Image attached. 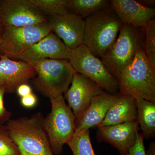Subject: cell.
I'll use <instances>...</instances> for the list:
<instances>
[{
	"instance_id": "obj_1",
	"label": "cell",
	"mask_w": 155,
	"mask_h": 155,
	"mask_svg": "<svg viewBox=\"0 0 155 155\" xmlns=\"http://www.w3.org/2000/svg\"><path fill=\"white\" fill-rule=\"evenodd\" d=\"M40 112L30 117L10 119L6 123L13 141L21 155H54Z\"/></svg>"
},
{
	"instance_id": "obj_2",
	"label": "cell",
	"mask_w": 155,
	"mask_h": 155,
	"mask_svg": "<svg viewBox=\"0 0 155 155\" xmlns=\"http://www.w3.org/2000/svg\"><path fill=\"white\" fill-rule=\"evenodd\" d=\"M83 45L93 54L102 58L116 41L123 23L110 7L84 19Z\"/></svg>"
},
{
	"instance_id": "obj_3",
	"label": "cell",
	"mask_w": 155,
	"mask_h": 155,
	"mask_svg": "<svg viewBox=\"0 0 155 155\" xmlns=\"http://www.w3.org/2000/svg\"><path fill=\"white\" fill-rule=\"evenodd\" d=\"M118 82L119 93L155 103V68L143 48L137 52L133 61L122 71Z\"/></svg>"
},
{
	"instance_id": "obj_4",
	"label": "cell",
	"mask_w": 155,
	"mask_h": 155,
	"mask_svg": "<svg viewBox=\"0 0 155 155\" xmlns=\"http://www.w3.org/2000/svg\"><path fill=\"white\" fill-rule=\"evenodd\" d=\"M31 65L36 73L33 78L34 87L50 99L67 91L76 72L66 60L44 59Z\"/></svg>"
},
{
	"instance_id": "obj_5",
	"label": "cell",
	"mask_w": 155,
	"mask_h": 155,
	"mask_svg": "<svg viewBox=\"0 0 155 155\" xmlns=\"http://www.w3.org/2000/svg\"><path fill=\"white\" fill-rule=\"evenodd\" d=\"M141 48H143L142 28L123 24L116 41L101 61L108 72L118 81L123 70Z\"/></svg>"
},
{
	"instance_id": "obj_6",
	"label": "cell",
	"mask_w": 155,
	"mask_h": 155,
	"mask_svg": "<svg viewBox=\"0 0 155 155\" xmlns=\"http://www.w3.org/2000/svg\"><path fill=\"white\" fill-rule=\"evenodd\" d=\"M51 113L44 118V126L54 155H60L76 131L75 119L63 95L50 99Z\"/></svg>"
},
{
	"instance_id": "obj_7",
	"label": "cell",
	"mask_w": 155,
	"mask_h": 155,
	"mask_svg": "<svg viewBox=\"0 0 155 155\" xmlns=\"http://www.w3.org/2000/svg\"><path fill=\"white\" fill-rule=\"evenodd\" d=\"M69 62L75 72L88 78L101 89L112 94H119V82L84 45L72 50Z\"/></svg>"
},
{
	"instance_id": "obj_8",
	"label": "cell",
	"mask_w": 155,
	"mask_h": 155,
	"mask_svg": "<svg viewBox=\"0 0 155 155\" xmlns=\"http://www.w3.org/2000/svg\"><path fill=\"white\" fill-rule=\"evenodd\" d=\"M48 22L23 27L4 26L0 55L17 58L52 32Z\"/></svg>"
},
{
	"instance_id": "obj_9",
	"label": "cell",
	"mask_w": 155,
	"mask_h": 155,
	"mask_svg": "<svg viewBox=\"0 0 155 155\" xmlns=\"http://www.w3.org/2000/svg\"><path fill=\"white\" fill-rule=\"evenodd\" d=\"M0 21L4 26L23 27L44 23L48 19L30 0H3Z\"/></svg>"
},
{
	"instance_id": "obj_10",
	"label": "cell",
	"mask_w": 155,
	"mask_h": 155,
	"mask_svg": "<svg viewBox=\"0 0 155 155\" xmlns=\"http://www.w3.org/2000/svg\"><path fill=\"white\" fill-rule=\"evenodd\" d=\"M104 91L96 84L84 75L75 72L71 86L65 93V98L68 106L77 119L90 104L93 98Z\"/></svg>"
},
{
	"instance_id": "obj_11",
	"label": "cell",
	"mask_w": 155,
	"mask_h": 155,
	"mask_svg": "<svg viewBox=\"0 0 155 155\" xmlns=\"http://www.w3.org/2000/svg\"><path fill=\"white\" fill-rule=\"evenodd\" d=\"M47 19L53 32L70 50H75L83 45L84 19L70 13L51 16Z\"/></svg>"
},
{
	"instance_id": "obj_12",
	"label": "cell",
	"mask_w": 155,
	"mask_h": 155,
	"mask_svg": "<svg viewBox=\"0 0 155 155\" xmlns=\"http://www.w3.org/2000/svg\"><path fill=\"white\" fill-rule=\"evenodd\" d=\"M137 121L98 127L97 141L107 142L118 150L121 155H127L135 143L138 133Z\"/></svg>"
},
{
	"instance_id": "obj_13",
	"label": "cell",
	"mask_w": 155,
	"mask_h": 155,
	"mask_svg": "<svg viewBox=\"0 0 155 155\" xmlns=\"http://www.w3.org/2000/svg\"><path fill=\"white\" fill-rule=\"evenodd\" d=\"M72 50L52 32L26 50L18 59L31 65L44 59L69 61Z\"/></svg>"
},
{
	"instance_id": "obj_14",
	"label": "cell",
	"mask_w": 155,
	"mask_h": 155,
	"mask_svg": "<svg viewBox=\"0 0 155 155\" xmlns=\"http://www.w3.org/2000/svg\"><path fill=\"white\" fill-rule=\"evenodd\" d=\"M34 68L24 61H13L6 56L0 58V87L13 93L17 87L36 76Z\"/></svg>"
},
{
	"instance_id": "obj_15",
	"label": "cell",
	"mask_w": 155,
	"mask_h": 155,
	"mask_svg": "<svg viewBox=\"0 0 155 155\" xmlns=\"http://www.w3.org/2000/svg\"><path fill=\"white\" fill-rule=\"evenodd\" d=\"M110 7L122 23L143 28L155 19V9L145 7L134 0H111Z\"/></svg>"
},
{
	"instance_id": "obj_16",
	"label": "cell",
	"mask_w": 155,
	"mask_h": 155,
	"mask_svg": "<svg viewBox=\"0 0 155 155\" xmlns=\"http://www.w3.org/2000/svg\"><path fill=\"white\" fill-rule=\"evenodd\" d=\"M118 94H112L103 91L94 97L86 110L75 119V134L98 127L103 122Z\"/></svg>"
},
{
	"instance_id": "obj_17",
	"label": "cell",
	"mask_w": 155,
	"mask_h": 155,
	"mask_svg": "<svg viewBox=\"0 0 155 155\" xmlns=\"http://www.w3.org/2000/svg\"><path fill=\"white\" fill-rule=\"evenodd\" d=\"M137 121V110L134 98L119 93L117 99L97 127Z\"/></svg>"
},
{
	"instance_id": "obj_18",
	"label": "cell",
	"mask_w": 155,
	"mask_h": 155,
	"mask_svg": "<svg viewBox=\"0 0 155 155\" xmlns=\"http://www.w3.org/2000/svg\"><path fill=\"white\" fill-rule=\"evenodd\" d=\"M137 121L142 134L146 140L155 137V103L143 99H135Z\"/></svg>"
},
{
	"instance_id": "obj_19",
	"label": "cell",
	"mask_w": 155,
	"mask_h": 155,
	"mask_svg": "<svg viewBox=\"0 0 155 155\" xmlns=\"http://www.w3.org/2000/svg\"><path fill=\"white\" fill-rule=\"evenodd\" d=\"M110 7L108 0H68L67 9L69 13L83 19Z\"/></svg>"
},
{
	"instance_id": "obj_20",
	"label": "cell",
	"mask_w": 155,
	"mask_h": 155,
	"mask_svg": "<svg viewBox=\"0 0 155 155\" xmlns=\"http://www.w3.org/2000/svg\"><path fill=\"white\" fill-rule=\"evenodd\" d=\"M67 144L73 155H96L92 145L89 130L75 134Z\"/></svg>"
},
{
	"instance_id": "obj_21",
	"label": "cell",
	"mask_w": 155,
	"mask_h": 155,
	"mask_svg": "<svg viewBox=\"0 0 155 155\" xmlns=\"http://www.w3.org/2000/svg\"><path fill=\"white\" fill-rule=\"evenodd\" d=\"M42 14L46 16H54L69 13L68 0H30Z\"/></svg>"
},
{
	"instance_id": "obj_22",
	"label": "cell",
	"mask_w": 155,
	"mask_h": 155,
	"mask_svg": "<svg viewBox=\"0 0 155 155\" xmlns=\"http://www.w3.org/2000/svg\"><path fill=\"white\" fill-rule=\"evenodd\" d=\"M143 32V49L152 65L155 68V19L148 22Z\"/></svg>"
},
{
	"instance_id": "obj_23",
	"label": "cell",
	"mask_w": 155,
	"mask_h": 155,
	"mask_svg": "<svg viewBox=\"0 0 155 155\" xmlns=\"http://www.w3.org/2000/svg\"><path fill=\"white\" fill-rule=\"evenodd\" d=\"M0 155H21L6 125L0 124Z\"/></svg>"
},
{
	"instance_id": "obj_24",
	"label": "cell",
	"mask_w": 155,
	"mask_h": 155,
	"mask_svg": "<svg viewBox=\"0 0 155 155\" xmlns=\"http://www.w3.org/2000/svg\"><path fill=\"white\" fill-rule=\"evenodd\" d=\"M143 140L142 134L138 132L135 143L129 150L127 155H147Z\"/></svg>"
},
{
	"instance_id": "obj_25",
	"label": "cell",
	"mask_w": 155,
	"mask_h": 155,
	"mask_svg": "<svg viewBox=\"0 0 155 155\" xmlns=\"http://www.w3.org/2000/svg\"><path fill=\"white\" fill-rule=\"evenodd\" d=\"M6 91L5 89L0 87V124L4 125L11 119L12 114L7 110L4 105V97Z\"/></svg>"
},
{
	"instance_id": "obj_26",
	"label": "cell",
	"mask_w": 155,
	"mask_h": 155,
	"mask_svg": "<svg viewBox=\"0 0 155 155\" xmlns=\"http://www.w3.org/2000/svg\"><path fill=\"white\" fill-rule=\"evenodd\" d=\"M37 103V99L36 96L33 93L21 97V104L23 107L27 108L33 107Z\"/></svg>"
},
{
	"instance_id": "obj_27",
	"label": "cell",
	"mask_w": 155,
	"mask_h": 155,
	"mask_svg": "<svg viewBox=\"0 0 155 155\" xmlns=\"http://www.w3.org/2000/svg\"><path fill=\"white\" fill-rule=\"evenodd\" d=\"M16 92L21 97L26 96L32 93L31 87L27 83L22 84L19 85L17 87Z\"/></svg>"
},
{
	"instance_id": "obj_28",
	"label": "cell",
	"mask_w": 155,
	"mask_h": 155,
	"mask_svg": "<svg viewBox=\"0 0 155 155\" xmlns=\"http://www.w3.org/2000/svg\"><path fill=\"white\" fill-rule=\"evenodd\" d=\"M137 1L142 5L147 8H153L155 6V0H140Z\"/></svg>"
},
{
	"instance_id": "obj_29",
	"label": "cell",
	"mask_w": 155,
	"mask_h": 155,
	"mask_svg": "<svg viewBox=\"0 0 155 155\" xmlns=\"http://www.w3.org/2000/svg\"><path fill=\"white\" fill-rule=\"evenodd\" d=\"M146 153L147 155H155V141L151 142L150 143L148 148L146 151Z\"/></svg>"
},
{
	"instance_id": "obj_30",
	"label": "cell",
	"mask_w": 155,
	"mask_h": 155,
	"mask_svg": "<svg viewBox=\"0 0 155 155\" xmlns=\"http://www.w3.org/2000/svg\"><path fill=\"white\" fill-rule=\"evenodd\" d=\"M4 26L2 23L0 21V45H1V43H2V38ZM0 58H1V55H0Z\"/></svg>"
},
{
	"instance_id": "obj_31",
	"label": "cell",
	"mask_w": 155,
	"mask_h": 155,
	"mask_svg": "<svg viewBox=\"0 0 155 155\" xmlns=\"http://www.w3.org/2000/svg\"><path fill=\"white\" fill-rule=\"evenodd\" d=\"M0 2H1V1H0Z\"/></svg>"
}]
</instances>
